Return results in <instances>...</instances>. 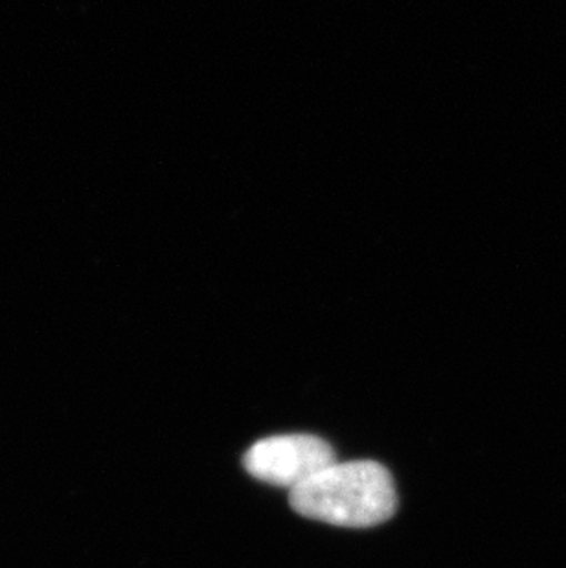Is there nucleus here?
Returning <instances> with one entry per match:
<instances>
[{
	"instance_id": "1",
	"label": "nucleus",
	"mask_w": 566,
	"mask_h": 568,
	"mask_svg": "<svg viewBox=\"0 0 566 568\" xmlns=\"http://www.w3.org/2000/svg\"><path fill=\"white\" fill-rule=\"evenodd\" d=\"M291 508L327 525L366 528L396 514L394 478L377 462H335L289 494Z\"/></svg>"
},
{
	"instance_id": "2",
	"label": "nucleus",
	"mask_w": 566,
	"mask_h": 568,
	"mask_svg": "<svg viewBox=\"0 0 566 568\" xmlns=\"http://www.w3.org/2000/svg\"><path fill=\"white\" fill-rule=\"evenodd\" d=\"M337 462L332 445L310 435L273 436L252 445L243 466L262 483L293 491Z\"/></svg>"
}]
</instances>
